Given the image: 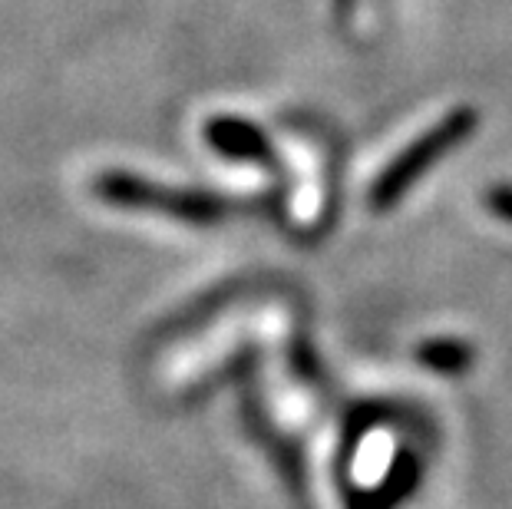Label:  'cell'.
Returning a JSON list of instances; mask_svg holds the SVG:
<instances>
[{"mask_svg":"<svg viewBox=\"0 0 512 509\" xmlns=\"http://www.w3.org/2000/svg\"><path fill=\"white\" fill-rule=\"evenodd\" d=\"M486 209L496 215V219H503L512 225V186L509 182H499V186H489L486 189Z\"/></svg>","mask_w":512,"mask_h":509,"instance_id":"obj_5","label":"cell"},{"mask_svg":"<svg viewBox=\"0 0 512 509\" xmlns=\"http://www.w3.org/2000/svg\"><path fill=\"white\" fill-rule=\"evenodd\" d=\"M347 509H390L377 493L364 490H347Z\"/></svg>","mask_w":512,"mask_h":509,"instance_id":"obj_6","label":"cell"},{"mask_svg":"<svg viewBox=\"0 0 512 509\" xmlns=\"http://www.w3.org/2000/svg\"><path fill=\"white\" fill-rule=\"evenodd\" d=\"M476 126H479V113L473 106H460L450 116H443L437 126H430L420 139H413L374 179V186H370V205H374V212L394 209L443 156H450L456 146H463L476 133Z\"/></svg>","mask_w":512,"mask_h":509,"instance_id":"obj_1","label":"cell"},{"mask_svg":"<svg viewBox=\"0 0 512 509\" xmlns=\"http://www.w3.org/2000/svg\"><path fill=\"white\" fill-rule=\"evenodd\" d=\"M413 357L440 377H463L476 364V348L463 338H427L417 344Z\"/></svg>","mask_w":512,"mask_h":509,"instance_id":"obj_3","label":"cell"},{"mask_svg":"<svg viewBox=\"0 0 512 509\" xmlns=\"http://www.w3.org/2000/svg\"><path fill=\"white\" fill-rule=\"evenodd\" d=\"M209 143L219 149L228 159H242V162H258V166H275V146L268 143V136L258 126L245 123V119L222 116L209 123Z\"/></svg>","mask_w":512,"mask_h":509,"instance_id":"obj_2","label":"cell"},{"mask_svg":"<svg viewBox=\"0 0 512 509\" xmlns=\"http://www.w3.org/2000/svg\"><path fill=\"white\" fill-rule=\"evenodd\" d=\"M420 476H423V463L420 457L413 450H400L397 453V460L390 463V473H387V480L384 486L377 490V496L384 500L387 506H397L403 503L407 496L417 490L420 486Z\"/></svg>","mask_w":512,"mask_h":509,"instance_id":"obj_4","label":"cell"}]
</instances>
